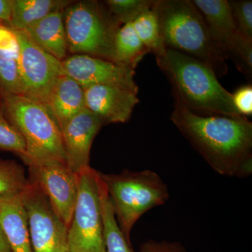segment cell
I'll list each match as a JSON object with an SVG mask.
<instances>
[{"label":"cell","mask_w":252,"mask_h":252,"mask_svg":"<svg viewBox=\"0 0 252 252\" xmlns=\"http://www.w3.org/2000/svg\"><path fill=\"white\" fill-rule=\"evenodd\" d=\"M63 11L51 13L24 30L36 44L61 61L67 57L68 52Z\"/></svg>","instance_id":"cell-17"},{"label":"cell","mask_w":252,"mask_h":252,"mask_svg":"<svg viewBox=\"0 0 252 252\" xmlns=\"http://www.w3.org/2000/svg\"><path fill=\"white\" fill-rule=\"evenodd\" d=\"M19 42L17 61L23 94L46 104L50 93L64 74L59 61L36 44L25 31H14Z\"/></svg>","instance_id":"cell-9"},{"label":"cell","mask_w":252,"mask_h":252,"mask_svg":"<svg viewBox=\"0 0 252 252\" xmlns=\"http://www.w3.org/2000/svg\"><path fill=\"white\" fill-rule=\"evenodd\" d=\"M28 184L24 168L12 160L0 158V196L21 193Z\"/></svg>","instance_id":"cell-23"},{"label":"cell","mask_w":252,"mask_h":252,"mask_svg":"<svg viewBox=\"0 0 252 252\" xmlns=\"http://www.w3.org/2000/svg\"><path fill=\"white\" fill-rule=\"evenodd\" d=\"M72 2L64 0H13L11 21L6 26L14 31H24L51 13L64 10Z\"/></svg>","instance_id":"cell-18"},{"label":"cell","mask_w":252,"mask_h":252,"mask_svg":"<svg viewBox=\"0 0 252 252\" xmlns=\"http://www.w3.org/2000/svg\"><path fill=\"white\" fill-rule=\"evenodd\" d=\"M69 252H106L98 174L89 167L79 175V193L67 230Z\"/></svg>","instance_id":"cell-7"},{"label":"cell","mask_w":252,"mask_h":252,"mask_svg":"<svg viewBox=\"0 0 252 252\" xmlns=\"http://www.w3.org/2000/svg\"><path fill=\"white\" fill-rule=\"evenodd\" d=\"M0 150L9 152L24 160L26 145L21 132L6 115L4 99L0 91Z\"/></svg>","instance_id":"cell-22"},{"label":"cell","mask_w":252,"mask_h":252,"mask_svg":"<svg viewBox=\"0 0 252 252\" xmlns=\"http://www.w3.org/2000/svg\"><path fill=\"white\" fill-rule=\"evenodd\" d=\"M98 174L107 189L118 225L131 243V231L137 220L169 200L168 187L157 172L149 170Z\"/></svg>","instance_id":"cell-5"},{"label":"cell","mask_w":252,"mask_h":252,"mask_svg":"<svg viewBox=\"0 0 252 252\" xmlns=\"http://www.w3.org/2000/svg\"><path fill=\"white\" fill-rule=\"evenodd\" d=\"M21 198L27 212L33 252H69L68 227L34 181L28 178Z\"/></svg>","instance_id":"cell-8"},{"label":"cell","mask_w":252,"mask_h":252,"mask_svg":"<svg viewBox=\"0 0 252 252\" xmlns=\"http://www.w3.org/2000/svg\"><path fill=\"white\" fill-rule=\"evenodd\" d=\"M98 190L106 252H135L118 225L108 193L99 174Z\"/></svg>","instance_id":"cell-19"},{"label":"cell","mask_w":252,"mask_h":252,"mask_svg":"<svg viewBox=\"0 0 252 252\" xmlns=\"http://www.w3.org/2000/svg\"><path fill=\"white\" fill-rule=\"evenodd\" d=\"M20 46L17 36L11 28L0 24V56L17 61Z\"/></svg>","instance_id":"cell-28"},{"label":"cell","mask_w":252,"mask_h":252,"mask_svg":"<svg viewBox=\"0 0 252 252\" xmlns=\"http://www.w3.org/2000/svg\"><path fill=\"white\" fill-rule=\"evenodd\" d=\"M232 59L239 71L248 78L252 76V40L241 36L228 54V59Z\"/></svg>","instance_id":"cell-27"},{"label":"cell","mask_w":252,"mask_h":252,"mask_svg":"<svg viewBox=\"0 0 252 252\" xmlns=\"http://www.w3.org/2000/svg\"><path fill=\"white\" fill-rule=\"evenodd\" d=\"M45 104L61 128L86 108L84 89L72 77L64 74L56 81Z\"/></svg>","instance_id":"cell-16"},{"label":"cell","mask_w":252,"mask_h":252,"mask_svg":"<svg viewBox=\"0 0 252 252\" xmlns=\"http://www.w3.org/2000/svg\"><path fill=\"white\" fill-rule=\"evenodd\" d=\"M84 90L86 108L104 125L128 122L139 103L137 93L119 86H91Z\"/></svg>","instance_id":"cell-13"},{"label":"cell","mask_w":252,"mask_h":252,"mask_svg":"<svg viewBox=\"0 0 252 252\" xmlns=\"http://www.w3.org/2000/svg\"><path fill=\"white\" fill-rule=\"evenodd\" d=\"M103 122L86 108L61 127L66 164L80 175L90 166L91 147Z\"/></svg>","instance_id":"cell-12"},{"label":"cell","mask_w":252,"mask_h":252,"mask_svg":"<svg viewBox=\"0 0 252 252\" xmlns=\"http://www.w3.org/2000/svg\"><path fill=\"white\" fill-rule=\"evenodd\" d=\"M0 252H13L4 230L0 226Z\"/></svg>","instance_id":"cell-32"},{"label":"cell","mask_w":252,"mask_h":252,"mask_svg":"<svg viewBox=\"0 0 252 252\" xmlns=\"http://www.w3.org/2000/svg\"><path fill=\"white\" fill-rule=\"evenodd\" d=\"M239 33L252 40V1L251 0L228 1Z\"/></svg>","instance_id":"cell-25"},{"label":"cell","mask_w":252,"mask_h":252,"mask_svg":"<svg viewBox=\"0 0 252 252\" xmlns=\"http://www.w3.org/2000/svg\"><path fill=\"white\" fill-rule=\"evenodd\" d=\"M171 121L217 173L244 178L252 173V123L246 117L201 116L174 95Z\"/></svg>","instance_id":"cell-1"},{"label":"cell","mask_w":252,"mask_h":252,"mask_svg":"<svg viewBox=\"0 0 252 252\" xmlns=\"http://www.w3.org/2000/svg\"><path fill=\"white\" fill-rule=\"evenodd\" d=\"M0 91L6 115L26 142L23 162L28 167L55 162L66 163L61 128L47 106L26 94Z\"/></svg>","instance_id":"cell-4"},{"label":"cell","mask_w":252,"mask_h":252,"mask_svg":"<svg viewBox=\"0 0 252 252\" xmlns=\"http://www.w3.org/2000/svg\"><path fill=\"white\" fill-rule=\"evenodd\" d=\"M203 16L212 40L228 59V54L240 39L227 0H192Z\"/></svg>","instance_id":"cell-14"},{"label":"cell","mask_w":252,"mask_h":252,"mask_svg":"<svg viewBox=\"0 0 252 252\" xmlns=\"http://www.w3.org/2000/svg\"><path fill=\"white\" fill-rule=\"evenodd\" d=\"M157 11L164 43L201 61L217 77L228 73L226 57L212 40L203 16L190 0H157Z\"/></svg>","instance_id":"cell-3"},{"label":"cell","mask_w":252,"mask_h":252,"mask_svg":"<svg viewBox=\"0 0 252 252\" xmlns=\"http://www.w3.org/2000/svg\"><path fill=\"white\" fill-rule=\"evenodd\" d=\"M140 252H187L183 245L178 242L149 240L142 244Z\"/></svg>","instance_id":"cell-30"},{"label":"cell","mask_w":252,"mask_h":252,"mask_svg":"<svg viewBox=\"0 0 252 252\" xmlns=\"http://www.w3.org/2000/svg\"><path fill=\"white\" fill-rule=\"evenodd\" d=\"M156 0H108L104 2L112 17L119 24L134 21L145 11L152 9Z\"/></svg>","instance_id":"cell-24"},{"label":"cell","mask_w":252,"mask_h":252,"mask_svg":"<svg viewBox=\"0 0 252 252\" xmlns=\"http://www.w3.org/2000/svg\"><path fill=\"white\" fill-rule=\"evenodd\" d=\"M132 23L137 36L148 53L155 55L156 59L162 56L167 48L164 43L160 23L154 6Z\"/></svg>","instance_id":"cell-21"},{"label":"cell","mask_w":252,"mask_h":252,"mask_svg":"<svg viewBox=\"0 0 252 252\" xmlns=\"http://www.w3.org/2000/svg\"><path fill=\"white\" fill-rule=\"evenodd\" d=\"M0 226L13 252H33L21 193L0 197Z\"/></svg>","instance_id":"cell-15"},{"label":"cell","mask_w":252,"mask_h":252,"mask_svg":"<svg viewBox=\"0 0 252 252\" xmlns=\"http://www.w3.org/2000/svg\"><path fill=\"white\" fill-rule=\"evenodd\" d=\"M64 74L83 89L95 85L119 86L138 94L135 69L108 60L85 54H73L62 61Z\"/></svg>","instance_id":"cell-11"},{"label":"cell","mask_w":252,"mask_h":252,"mask_svg":"<svg viewBox=\"0 0 252 252\" xmlns=\"http://www.w3.org/2000/svg\"><path fill=\"white\" fill-rule=\"evenodd\" d=\"M28 178L37 184L56 215L69 227L77 203L79 175L67 164L55 162L29 167Z\"/></svg>","instance_id":"cell-10"},{"label":"cell","mask_w":252,"mask_h":252,"mask_svg":"<svg viewBox=\"0 0 252 252\" xmlns=\"http://www.w3.org/2000/svg\"><path fill=\"white\" fill-rule=\"evenodd\" d=\"M158 66L172 86V93L192 112L244 117L233 104L232 94L222 86L215 72L201 61L167 49L157 58Z\"/></svg>","instance_id":"cell-2"},{"label":"cell","mask_w":252,"mask_h":252,"mask_svg":"<svg viewBox=\"0 0 252 252\" xmlns=\"http://www.w3.org/2000/svg\"><path fill=\"white\" fill-rule=\"evenodd\" d=\"M233 104L240 115L244 117L252 114V86H241L232 94Z\"/></svg>","instance_id":"cell-29"},{"label":"cell","mask_w":252,"mask_h":252,"mask_svg":"<svg viewBox=\"0 0 252 252\" xmlns=\"http://www.w3.org/2000/svg\"><path fill=\"white\" fill-rule=\"evenodd\" d=\"M0 197H1V196H0Z\"/></svg>","instance_id":"cell-34"},{"label":"cell","mask_w":252,"mask_h":252,"mask_svg":"<svg viewBox=\"0 0 252 252\" xmlns=\"http://www.w3.org/2000/svg\"><path fill=\"white\" fill-rule=\"evenodd\" d=\"M116 62L136 68L138 63L148 54L134 29L132 23L121 26L114 41Z\"/></svg>","instance_id":"cell-20"},{"label":"cell","mask_w":252,"mask_h":252,"mask_svg":"<svg viewBox=\"0 0 252 252\" xmlns=\"http://www.w3.org/2000/svg\"><path fill=\"white\" fill-rule=\"evenodd\" d=\"M0 89L13 94H23L17 61L0 56Z\"/></svg>","instance_id":"cell-26"},{"label":"cell","mask_w":252,"mask_h":252,"mask_svg":"<svg viewBox=\"0 0 252 252\" xmlns=\"http://www.w3.org/2000/svg\"><path fill=\"white\" fill-rule=\"evenodd\" d=\"M63 19L68 52L117 63L114 41L121 25L104 4L95 1L72 3L63 11Z\"/></svg>","instance_id":"cell-6"},{"label":"cell","mask_w":252,"mask_h":252,"mask_svg":"<svg viewBox=\"0 0 252 252\" xmlns=\"http://www.w3.org/2000/svg\"><path fill=\"white\" fill-rule=\"evenodd\" d=\"M13 0H0V21L8 26L11 21Z\"/></svg>","instance_id":"cell-31"},{"label":"cell","mask_w":252,"mask_h":252,"mask_svg":"<svg viewBox=\"0 0 252 252\" xmlns=\"http://www.w3.org/2000/svg\"><path fill=\"white\" fill-rule=\"evenodd\" d=\"M1 23H1V21H0V24H1Z\"/></svg>","instance_id":"cell-33"}]
</instances>
